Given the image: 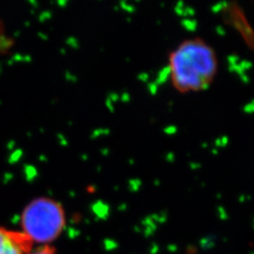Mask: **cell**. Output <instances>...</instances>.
Listing matches in <instances>:
<instances>
[{
    "label": "cell",
    "instance_id": "obj_5",
    "mask_svg": "<svg viewBox=\"0 0 254 254\" xmlns=\"http://www.w3.org/2000/svg\"><path fill=\"white\" fill-rule=\"evenodd\" d=\"M5 41V38L3 36V33H2V30L0 29V47H3V46H7L6 45L3 44V42Z\"/></svg>",
    "mask_w": 254,
    "mask_h": 254
},
{
    "label": "cell",
    "instance_id": "obj_3",
    "mask_svg": "<svg viewBox=\"0 0 254 254\" xmlns=\"http://www.w3.org/2000/svg\"><path fill=\"white\" fill-rule=\"evenodd\" d=\"M34 243L21 231L0 226V254H28Z\"/></svg>",
    "mask_w": 254,
    "mask_h": 254
},
{
    "label": "cell",
    "instance_id": "obj_2",
    "mask_svg": "<svg viewBox=\"0 0 254 254\" xmlns=\"http://www.w3.org/2000/svg\"><path fill=\"white\" fill-rule=\"evenodd\" d=\"M66 216L63 205L51 198L30 201L21 216V232L40 246L50 245L64 232Z\"/></svg>",
    "mask_w": 254,
    "mask_h": 254
},
{
    "label": "cell",
    "instance_id": "obj_4",
    "mask_svg": "<svg viewBox=\"0 0 254 254\" xmlns=\"http://www.w3.org/2000/svg\"><path fill=\"white\" fill-rule=\"evenodd\" d=\"M28 254H59L53 246H40L36 250H32L31 253Z\"/></svg>",
    "mask_w": 254,
    "mask_h": 254
},
{
    "label": "cell",
    "instance_id": "obj_1",
    "mask_svg": "<svg viewBox=\"0 0 254 254\" xmlns=\"http://www.w3.org/2000/svg\"><path fill=\"white\" fill-rule=\"evenodd\" d=\"M218 62L214 50L200 40L183 43L170 58L173 85L180 91L205 89L217 73Z\"/></svg>",
    "mask_w": 254,
    "mask_h": 254
}]
</instances>
